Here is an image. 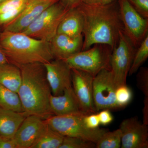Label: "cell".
Segmentation results:
<instances>
[{
    "label": "cell",
    "mask_w": 148,
    "mask_h": 148,
    "mask_svg": "<svg viewBox=\"0 0 148 148\" xmlns=\"http://www.w3.org/2000/svg\"><path fill=\"white\" fill-rule=\"evenodd\" d=\"M121 148H148V127L137 117L123 121L120 125Z\"/></svg>",
    "instance_id": "obj_12"
},
{
    "label": "cell",
    "mask_w": 148,
    "mask_h": 148,
    "mask_svg": "<svg viewBox=\"0 0 148 148\" xmlns=\"http://www.w3.org/2000/svg\"><path fill=\"white\" fill-rule=\"evenodd\" d=\"M44 65L52 95H62L72 87V69L64 60L53 59Z\"/></svg>",
    "instance_id": "obj_11"
},
{
    "label": "cell",
    "mask_w": 148,
    "mask_h": 148,
    "mask_svg": "<svg viewBox=\"0 0 148 148\" xmlns=\"http://www.w3.org/2000/svg\"><path fill=\"white\" fill-rule=\"evenodd\" d=\"M123 32L136 48L148 35V18L143 17L127 0H117Z\"/></svg>",
    "instance_id": "obj_8"
},
{
    "label": "cell",
    "mask_w": 148,
    "mask_h": 148,
    "mask_svg": "<svg viewBox=\"0 0 148 148\" xmlns=\"http://www.w3.org/2000/svg\"><path fill=\"white\" fill-rule=\"evenodd\" d=\"M136 48L123 32L120 34L119 41L114 49L111 57V71L117 87L126 84Z\"/></svg>",
    "instance_id": "obj_7"
},
{
    "label": "cell",
    "mask_w": 148,
    "mask_h": 148,
    "mask_svg": "<svg viewBox=\"0 0 148 148\" xmlns=\"http://www.w3.org/2000/svg\"><path fill=\"white\" fill-rule=\"evenodd\" d=\"M137 75L136 81L138 88L145 95L148 96V69L147 67H140Z\"/></svg>",
    "instance_id": "obj_26"
},
{
    "label": "cell",
    "mask_w": 148,
    "mask_h": 148,
    "mask_svg": "<svg viewBox=\"0 0 148 148\" xmlns=\"http://www.w3.org/2000/svg\"><path fill=\"white\" fill-rule=\"evenodd\" d=\"M65 8L69 10L77 7L82 3V0H59Z\"/></svg>",
    "instance_id": "obj_32"
},
{
    "label": "cell",
    "mask_w": 148,
    "mask_h": 148,
    "mask_svg": "<svg viewBox=\"0 0 148 148\" xmlns=\"http://www.w3.org/2000/svg\"><path fill=\"white\" fill-rule=\"evenodd\" d=\"M64 138L46 123L31 148H59Z\"/></svg>",
    "instance_id": "obj_20"
},
{
    "label": "cell",
    "mask_w": 148,
    "mask_h": 148,
    "mask_svg": "<svg viewBox=\"0 0 148 148\" xmlns=\"http://www.w3.org/2000/svg\"><path fill=\"white\" fill-rule=\"evenodd\" d=\"M132 98V90L127 84L120 86L116 88L115 92L116 101L119 108L127 106Z\"/></svg>",
    "instance_id": "obj_24"
},
{
    "label": "cell",
    "mask_w": 148,
    "mask_h": 148,
    "mask_svg": "<svg viewBox=\"0 0 148 148\" xmlns=\"http://www.w3.org/2000/svg\"><path fill=\"white\" fill-rule=\"evenodd\" d=\"M0 43L9 62L18 67L32 63L44 64L54 59L49 42L21 32L3 30Z\"/></svg>",
    "instance_id": "obj_3"
},
{
    "label": "cell",
    "mask_w": 148,
    "mask_h": 148,
    "mask_svg": "<svg viewBox=\"0 0 148 148\" xmlns=\"http://www.w3.org/2000/svg\"><path fill=\"white\" fill-rule=\"evenodd\" d=\"M143 108V123L148 125V96H145Z\"/></svg>",
    "instance_id": "obj_33"
},
{
    "label": "cell",
    "mask_w": 148,
    "mask_h": 148,
    "mask_svg": "<svg viewBox=\"0 0 148 148\" xmlns=\"http://www.w3.org/2000/svg\"><path fill=\"white\" fill-rule=\"evenodd\" d=\"M83 17V45L86 50L97 44L107 45L113 50L123 32L117 0L106 4H87L81 3L78 6Z\"/></svg>",
    "instance_id": "obj_1"
},
{
    "label": "cell",
    "mask_w": 148,
    "mask_h": 148,
    "mask_svg": "<svg viewBox=\"0 0 148 148\" xmlns=\"http://www.w3.org/2000/svg\"><path fill=\"white\" fill-rule=\"evenodd\" d=\"M93 78L87 72L72 69V87L82 111L86 115L96 111L93 102Z\"/></svg>",
    "instance_id": "obj_10"
},
{
    "label": "cell",
    "mask_w": 148,
    "mask_h": 148,
    "mask_svg": "<svg viewBox=\"0 0 148 148\" xmlns=\"http://www.w3.org/2000/svg\"><path fill=\"white\" fill-rule=\"evenodd\" d=\"M45 124V119L39 116L26 117L13 137L17 148H31Z\"/></svg>",
    "instance_id": "obj_15"
},
{
    "label": "cell",
    "mask_w": 148,
    "mask_h": 148,
    "mask_svg": "<svg viewBox=\"0 0 148 148\" xmlns=\"http://www.w3.org/2000/svg\"><path fill=\"white\" fill-rule=\"evenodd\" d=\"M110 110L108 109L101 110L98 114L100 124L106 125L110 124L113 120V116L112 115Z\"/></svg>",
    "instance_id": "obj_30"
},
{
    "label": "cell",
    "mask_w": 148,
    "mask_h": 148,
    "mask_svg": "<svg viewBox=\"0 0 148 148\" xmlns=\"http://www.w3.org/2000/svg\"><path fill=\"white\" fill-rule=\"evenodd\" d=\"M27 116L24 112H17L0 108V137L13 138Z\"/></svg>",
    "instance_id": "obj_18"
},
{
    "label": "cell",
    "mask_w": 148,
    "mask_h": 148,
    "mask_svg": "<svg viewBox=\"0 0 148 148\" xmlns=\"http://www.w3.org/2000/svg\"><path fill=\"white\" fill-rule=\"evenodd\" d=\"M69 10L58 1L46 9L21 33L37 39L49 42L57 34L58 26Z\"/></svg>",
    "instance_id": "obj_6"
},
{
    "label": "cell",
    "mask_w": 148,
    "mask_h": 148,
    "mask_svg": "<svg viewBox=\"0 0 148 148\" xmlns=\"http://www.w3.org/2000/svg\"><path fill=\"white\" fill-rule=\"evenodd\" d=\"M83 17L78 7L69 9L58 26L57 33L71 36L83 35Z\"/></svg>",
    "instance_id": "obj_17"
},
{
    "label": "cell",
    "mask_w": 148,
    "mask_h": 148,
    "mask_svg": "<svg viewBox=\"0 0 148 148\" xmlns=\"http://www.w3.org/2000/svg\"><path fill=\"white\" fill-rule=\"evenodd\" d=\"M137 12L144 18H148V0H127Z\"/></svg>",
    "instance_id": "obj_28"
},
{
    "label": "cell",
    "mask_w": 148,
    "mask_h": 148,
    "mask_svg": "<svg viewBox=\"0 0 148 148\" xmlns=\"http://www.w3.org/2000/svg\"><path fill=\"white\" fill-rule=\"evenodd\" d=\"M121 133L119 128L107 131L95 144L96 148H119L121 147Z\"/></svg>",
    "instance_id": "obj_22"
},
{
    "label": "cell",
    "mask_w": 148,
    "mask_h": 148,
    "mask_svg": "<svg viewBox=\"0 0 148 148\" xmlns=\"http://www.w3.org/2000/svg\"><path fill=\"white\" fill-rule=\"evenodd\" d=\"M65 59L71 69L87 72L95 77L102 70H111L113 49L107 45L97 44Z\"/></svg>",
    "instance_id": "obj_5"
},
{
    "label": "cell",
    "mask_w": 148,
    "mask_h": 148,
    "mask_svg": "<svg viewBox=\"0 0 148 148\" xmlns=\"http://www.w3.org/2000/svg\"><path fill=\"white\" fill-rule=\"evenodd\" d=\"M95 143L80 138L71 137H64L59 148H93Z\"/></svg>",
    "instance_id": "obj_25"
},
{
    "label": "cell",
    "mask_w": 148,
    "mask_h": 148,
    "mask_svg": "<svg viewBox=\"0 0 148 148\" xmlns=\"http://www.w3.org/2000/svg\"><path fill=\"white\" fill-rule=\"evenodd\" d=\"M82 2L87 4H97L101 3V0H82Z\"/></svg>",
    "instance_id": "obj_35"
},
{
    "label": "cell",
    "mask_w": 148,
    "mask_h": 148,
    "mask_svg": "<svg viewBox=\"0 0 148 148\" xmlns=\"http://www.w3.org/2000/svg\"><path fill=\"white\" fill-rule=\"evenodd\" d=\"M116 86L111 70H102L93 78V98L96 111L119 108L116 101Z\"/></svg>",
    "instance_id": "obj_9"
},
{
    "label": "cell",
    "mask_w": 148,
    "mask_h": 148,
    "mask_svg": "<svg viewBox=\"0 0 148 148\" xmlns=\"http://www.w3.org/2000/svg\"><path fill=\"white\" fill-rule=\"evenodd\" d=\"M3 0H0V2L2 1Z\"/></svg>",
    "instance_id": "obj_37"
},
{
    "label": "cell",
    "mask_w": 148,
    "mask_h": 148,
    "mask_svg": "<svg viewBox=\"0 0 148 148\" xmlns=\"http://www.w3.org/2000/svg\"><path fill=\"white\" fill-rule=\"evenodd\" d=\"M49 106L53 115L83 114L79 104L74 93L73 87L66 89L62 95L49 98Z\"/></svg>",
    "instance_id": "obj_16"
},
{
    "label": "cell",
    "mask_w": 148,
    "mask_h": 148,
    "mask_svg": "<svg viewBox=\"0 0 148 148\" xmlns=\"http://www.w3.org/2000/svg\"><path fill=\"white\" fill-rule=\"evenodd\" d=\"M85 115L83 114L53 115L45 121L51 129L64 137H75L96 144L101 136L109 130L99 127L88 128L84 121Z\"/></svg>",
    "instance_id": "obj_4"
},
{
    "label": "cell",
    "mask_w": 148,
    "mask_h": 148,
    "mask_svg": "<svg viewBox=\"0 0 148 148\" xmlns=\"http://www.w3.org/2000/svg\"><path fill=\"white\" fill-rule=\"evenodd\" d=\"M21 82L18 93L27 116L36 115L46 119L53 115L49 106L51 90L44 64L32 63L18 67Z\"/></svg>",
    "instance_id": "obj_2"
},
{
    "label": "cell",
    "mask_w": 148,
    "mask_h": 148,
    "mask_svg": "<svg viewBox=\"0 0 148 148\" xmlns=\"http://www.w3.org/2000/svg\"><path fill=\"white\" fill-rule=\"evenodd\" d=\"M1 27H0V34H1ZM9 63L8 59L5 54L2 47L0 43V64Z\"/></svg>",
    "instance_id": "obj_34"
},
{
    "label": "cell",
    "mask_w": 148,
    "mask_h": 148,
    "mask_svg": "<svg viewBox=\"0 0 148 148\" xmlns=\"http://www.w3.org/2000/svg\"><path fill=\"white\" fill-rule=\"evenodd\" d=\"M84 121L86 127L90 129L98 128L100 124L98 114L95 113L85 115L84 117Z\"/></svg>",
    "instance_id": "obj_29"
},
{
    "label": "cell",
    "mask_w": 148,
    "mask_h": 148,
    "mask_svg": "<svg viewBox=\"0 0 148 148\" xmlns=\"http://www.w3.org/2000/svg\"><path fill=\"white\" fill-rule=\"evenodd\" d=\"M59 0H29L21 13L14 20L3 26V30L23 32L34 22L46 9Z\"/></svg>",
    "instance_id": "obj_13"
},
{
    "label": "cell",
    "mask_w": 148,
    "mask_h": 148,
    "mask_svg": "<svg viewBox=\"0 0 148 148\" xmlns=\"http://www.w3.org/2000/svg\"><path fill=\"white\" fill-rule=\"evenodd\" d=\"M0 108L17 112H24L17 92L0 84Z\"/></svg>",
    "instance_id": "obj_21"
},
{
    "label": "cell",
    "mask_w": 148,
    "mask_h": 148,
    "mask_svg": "<svg viewBox=\"0 0 148 148\" xmlns=\"http://www.w3.org/2000/svg\"><path fill=\"white\" fill-rule=\"evenodd\" d=\"M83 41V35L74 37L57 33L49 42L53 58L65 60L82 50Z\"/></svg>",
    "instance_id": "obj_14"
},
{
    "label": "cell",
    "mask_w": 148,
    "mask_h": 148,
    "mask_svg": "<svg viewBox=\"0 0 148 148\" xmlns=\"http://www.w3.org/2000/svg\"><path fill=\"white\" fill-rule=\"evenodd\" d=\"M0 148H17L13 138L0 137Z\"/></svg>",
    "instance_id": "obj_31"
},
{
    "label": "cell",
    "mask_w": 148,
    "mask_h": 148,
    "mask_svg": "<svg viewBox=\"0 0 148 148\" xmlns=\"http://www.w3.org/2000/svg\"><path fill=\"white\" fill-rule=\"evenodd\" d=\"M148 57V35L136 49L128 75H132L138 71Z\"/></svg>",
    "instance_id": "obj_23"
},
{
    "label": "cell",
    "mask_w": 148,
    "mask_h": 148,
    "mask_svg": "<svg viewBox=\"0 0 148 148\" xmlns=\"http://www.w3.org/2000/svg\"><path fill=\"white\" fill-rule=\"evenodd\" d=\"M21 82V70L18 66L10 63L0 64V84L17 92Z\"/></svg>",
    "instance_id": "obj_19"
},
{
    "label": "cell",
    "mask_w": 148,
    "mask_h": 148,
    "mask_svg": "<svg viewBox=\"0 0 148 148\" xmlns=\"http://www.w3.org/2000/svg\"><path fill=\"white\" fill-rule=\"evenodd\" d=\"M101 3L103 4H106L110 3L114 0H101Z\"/></svg>",
    "instance_id": "obj_36"
},
{
    "label": "cell",
    "mask_w": 148,
    "mask_h": 148,
    "mask_svg": "<svg viewBox=\"0 0 148 148\" xmlns=\"http://www.w3.org/2000/svg\"><path fill=\"white\" fill-rule=\"evenodd\" d=\"M29 0H3L0 2V14L26 5Z\"/></svg>",
    "instance_id": "obj_27"
}]
</instances>
